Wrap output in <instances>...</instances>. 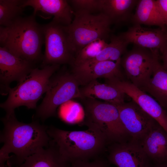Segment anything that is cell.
<instances>
[{
  "label": "cell",
  "instance_id": "obj_1",
  "mask_svg": "<svg viewBox=\"0 0 167 167\" xmlns=\"http://www.w3.org/2000/svg\"><path fill=\"white\" fill-rule=\"evenodd\" d=\"M1 120L4 125L0 135V141L4 144L2 148L14 154L6 162L8 165L18 167L27 157L49 146L48 126L38 120L28 123L20 122L15 112L6 114Z\"/></svg>",
  "mask_w": 167,
  "mask_h": 167
},
{
  "label": "cell",
  "instance_id": "obj_2",
  "mask_svg": "<svg viewBox=\"0 0 167 167\" xmlns=\"http://www.w3.org/2000/svg\"><path fill=\"white\" fill-rule=\"evenodd\" d=\"M35 16H21L7 27L0 26V46L35 64L42 61L44 43L43 26L36 22Z\"/></svg>",
  "mask_w": 167,
  "mask_h": 167
},
{
  "label": "cell",
  "instance_id": "obj_3",
  "mask_svg": "<svg viewBox=\"0 0 167 167\" xmlns=\"http://www.w3.org/2000/svg\"><path fill=\"white\" fill-rule=\"evenodd\" d=\"M68 131L53 126H48L51 142L63 159L68 163L89 161L100 156L108 144L105 139L95 130Z\"/></svg>",
  "mask_w": 167,
  "mask_h": 167
},
{
  "label": "cell",
  "instance_id": "obj_4",
  "mask_svg": "<svg viewBox=\"0 0 167 167\" xmlns=\"http://www.w3.org/2000/svg\"><path fill=\"white\" fill-rule=\"evenodd\" d=\"M60 65L45 66L41 69L35 67L23 80L13 88L9 89L8 97L0 105V107L10 114L15 109L25 106L35 109L38 101L45 93L51 77L58 70Z\"/></svg>",
  "mask_w": 167,
  "mask_h": 167
},
{
  "label": "cell",
  "instance_id": "obj_5",
  "mask_svg": "<svg viewBox=\"0 0 167 167\" xmlns=\"http://www.w3.org/2000/svg\"><path fill=\"white\" fill-rule=\"evenodd\" d=\"M86 98L84 102L85 125L100 133L109 145L131 140L121 122L116 105L95 99Z\"/></svg>",
  "mask_w": 167,
  "mask_h": 167
},
{
  "label": "cell",
  "instance_id": "obj_6",
  "mask_svg": "<svg viewBox=\"0 0 167 167\" xmlns=\"http://www.w3.org/2000/svg\"><path fill=\"white\" fill-rule=\"evenodd\" d=\"M71 23L64 26L71 50L75 57L86 45L98 39L105 40L111 32V24L103 13H73Z\"/></svg>",
  "mask_w": 167,
  "mask_h": 167
},
{
  "label": "cell",
  "instance_id": "obj_7",
  "mask_svg": "<svg viewBox=\"0 0 167 167\" xmlns=\"http://www.w3.org/2000/svg\"><path fill=\"white\" fill-rule=\"evenodd\" d=\"M55 73L50 79L45 96L36 108L35 117L43 121L55 115L61 105L73 98L84 99L72 72L63 71Z\"/></svg>",
  "mask_w": 167,
  "mask_h": 167
},
{
  "label": "cell",
  "instance_id": "obj_8",
  "mask_svg": "<svg viewBox=\"0 0 167 167\" xmlns=\"http://www.w3.org/2000/svg\"><path fill=\"white\" fill-rule=\"evenodd\" d=\"M158 49L135 46L121 58L128 81L140 88L151 77L156 61L160 57Z\"/></svg>",
  "mask_w": 167,
  "mask_h": 167
},
{
  "label": "cell",
  "instance_id": "obj_9",
  "mask_svg": "<svg viewBox=\"0 0 167 167\" xmlns=\"http://www.w3.org/2000/svg\"><path fill=\"white\" fill-rule=\"evenodd\" d=\"M42 26L45 49L42 67L54 64H68L72 66L75 56L64 26L52 21Z\"/></svg>",
  "mask_w": 167,
  "mask_h": 167
},
{
  "label": "cell",
  "instance_id": "obj_10",
  "mask_svg": "<svg viewBox=\"0 0 167 167\" xmlns=\"http://www.w3.org/2000/svg\"><path fill=\"white\" fill-rule=\"evenodd\" d=\"M116 106L131 140L140 143L157 122L132 100Z\"/></svg>",
  "mask_w": 167,
  "mask_h": 167
},
{
  "label": "cell",
  "instance_id": "obj_11",
  "mask_svg": "<svg viewBox=\"0 0 167 167\" xmlns=\"http://www.w3.org/2000/svg\"><path fill=\"white\" fill-rule=\"evenodd\" d=\"M106 83L117 88L130 97L167 132L166 111L154 98L128 80H106Z\"/></svg>",
  "mask_w": 167,
  "mask_h": 167
},
{
  "label": "cell",
  "instance_id": "obj_12",
  "mask_svg": "<svg viewBox=\"0 0 167 167\" xmlns=\"http://www.w3.org/2000/svg\"><path fill=\"white\" fill-rule=\"evenodd\" d=\"M35 64L18 57L6 49L0 47L1 93L7 94L10 84L20 82L35 68Z\"/></svg>",
  "mask_w": 167,
  "mask_h": 167
},
{
  "label": "cell",
  "instance_id": "obj_13",
  "mask_svg": "<svg viewBox=\"0 0 167 167\" xmlns=\"http://www.w3.org/2000/svg\"><path fill=\"white\" fill-rule=\"evenodd\" d=\"M107 159L117 167H148L151 162L140 143L132 140L108 145Z\"/></svg>",
  "mask_w": 167,
  "mask_h": 167
},
{
  "label": "cell",
  "instance_id": "obj_14",
  "mask_svg": "<svg viewBox=\"0 0 167 167\" xmlns=\"http://www.w3.org/2000/svg\"><path fill=\"white\" fill-rule=\"evenodd\" d=\"M165 31L161 28L152 29L134 25L119 36L128 44L132 43L150 49H158L161 53L167 46Z\"/></svg>",
  "mask_w": 167,
  "mask_h": 167
},
{
  "label": "cell",
  "instance_id": "obj_15",
  "mask_svg": "<svg viewBox=\"0 0 167 167\" xmlns=\"http://www.w3.org/2000/svg\"><path fill=\"white\" fill-rule=\"evenodd\" d=\"M121 58L115 62L102 61L84 68H73L72 73L79 85L85 86L99 78H103L107 80H124L120 68Z\"/></svg>",
  "mask_w": 167,
  "mask_h": 167
},
{
  "label": "cell",
  "instance_id": "obj_16",
  "mask_svg": "<svg viewBox=\"0 0 167 167\" xmlns=\"http://www.w3.org/2000/svg\"><path fill=\"white\" fill-rule=\"evenodd\" d=\"M23 6L32 7L35 15L38 11L53 15L52 21L64 26L70 25L73 19V12L68 0H24Z\"/></svg>",
  "mask_w": 167,
  "mask_h": 167
},
{
  "label": "cell",
  "instance_id": "obj_17",
  "mask_svg": "<svg viewBox=\"0 0 167 167\" xmlns=\"http://www.w3.org/2000/svg\"><path fill=\"white\" fill-rule=\"evenodd\" d=\"M139 143L151 163L167 161V132L157 122Z\"/></svg>",
  "mask_w": 167,
  "mask_h": 167
},
{
  "label": "cell",
  "instance_id": "obj_18",
  "mask_svg": "<svg viewBox=\"0 0 167 167\" xmlns=\"http://www.w3.org/2000/svg\"><path fill=\"white\" fill-rule=\"evenodd\" d=\"M156 59L150 78L139 88L154 98L167 111V72Z\"/></svg>",
  "mask_w": 167,
  "mask_h": 167
},
{
  "label": "cell",
  "instance_id": "obj_19",
  "mask_svg": "<svg viewBox=\"0 0 167 167\" xmlns=\"http://www.w3.org/2000/svg\"><path fill=\"white\" fill-rule=\"evenodd\" d=\"M80 91L84 98L100 99L115 105L125 102L123 92L108 84L100 83L97 80L84 86Z\"/></svg>",
  "mask_w": 167,
  "mask_h": 167
},
{
  "label": "cell",
  "instance_id": "obj_20",
  "mask_svg": "<svg viewBox=\"0 0 167 167\" xmlns=\"http://www.w3.org/2000/svg\"><path fill=\"white\" fill-rule=\"evenodd\" d=\"M137 0H101V12L108 19L111 24L118 25L131 20L132 11Z\"/></svg>",
  "mask_w": 167,
  "mask_h": 167
},
{
  "label": "cell",
  "instance_id": "obj_21",
  "mask_svg": "<svg viewBox=\"0 0 167 167\" xmlns=\"http://www.w3.org/2000/svg\"><path fill=\"white\" fill-rule=\"evenodd\" d=\"M131 20L134 25H155L159 27L164 31L166 30L156 0H139L135 12Z\"/></svg>",
  "mask_w": 167,
  "mask_h": 167
},
{
  "label": "cell",
  "instance_id": "obj_22",
  "mask_svg": "<svg viewBox=\"0 0 167 167\" xmlns=\"http://www.w3.org/2000/svg\"><path fill=\"white\" fill-rule=\"evenodd\" d=\"M69 163L50 142L48 147L28 157L18 167H67Z\"/></svg>",
  "mask_w": 167,
  "mask_h": 167
},
{
  "label": "cell",
  "instance_id": "obj_23",
  "mask_svg": "<svg viewBox=\"0 0 167 167\" xmlns=\"http://www.w3.org/2000/svg\"><path fill=\"white\" fill-rule=\"evenodd\" d=\"M128 44L119 35L112 36L110 42L94 58L84 64L73 68L81 69L89 67L94 64L104 61H117L126 51Z\"/></svg>",
  "mask_w": 167,
  "mask_h": 167
},
{
  "label": "cell",
  "instance_id": "obj_24",
  "mask_svg": "<svg viewBox=\"0 0 167 167\" xmlns=\"http://www.w3.org/2000/svg\"><path fill=\"white\" fill-rule=\"evenodd\" d=\"M24 0H0V26L10 25L15 20L21 16L24 7Z\"/></svg>",
  "mask_w": 167,
  "mask_h": 167
},
{
  "label": "cell",
  "instance_id": "obj_25",
  "mask_svg": "<svg viewBox=\"0 0 167 167\" xmlns=\"http://www.w3.org/2000/svg\"><path fill=\"white\" fill-rule=\"evenodd\" d=\"M108 44L105 40L98 39L88 44L76 56L72 66H78L91 60L105 48Z\"/></svg>",
  "mask_w": 167,
  "mask_h": 167
},
{
  "label": "cell",
  "instance_id": "obj_26",
  "mask_svg": "<svg viewBox=\"0 0 167 167\" xmlns=\"http://www.w3.org/2000/svg\"><path fill=\"white\" fill-rule=\"evenodd\" d=\"M73 13L84 12L91 14L101 12V0H68Z\"/></svg>",
  "mask_w": 167,
  "mask_h": 167
},
{
  "label": "cell",
  "instance_id": "obj_27",
  "mask_svg": "<svg viewBox=\"0 0 167 167\" xmlns=\"http://www.w3.org/2000/svg\"><path fill=\"white\" fill-rule=\"evenodd\" d=\"M110 165L106 158L100 156L91 160L69 163L67 167H111Z\"/></svg>",
  "mask_w": 167,
  "mask_h": 167
},
{
  "label": "cell",
  "instance_id": "obj_28",
  "mask_svg": "<svg viewBox=\"0 0 167 167\" xmlns=\"http://www.w3.org/2000/svg\"><path fill=\"white\" fill-rule=\"evenodd\" d=\"M156 2L165 26H167V0H157Z\"/></svg>",
  "mask_w": 167,
  "mask_h": 167
},
{
  "label": "cell",
  "instance_id": "obj_29",
  "mask_svg": "<svg viewBox=\"0 0 167 167\" xmlns=\"http://www.w3.org/2000/svg\"><path fill=\"white\" fill-rule=\"evenodd\" d=\"M161 54V58L163 62V64L161 65L164 69L167 72V46Z\"/></svg>",
  "mask_w": 167,
  "mask_h": 167
},
{
  "label": "cell",
  "instance_id": "obj_30",
  "mask_svg": "<svg viewBox=\"0 0 167 167\" xmlns=\"http://www.w3.org/2000/svg\"><path fill=\"white\" fill-rule=\"evenodd\" d=\"M148 167H167V161L159 163H151Z\"/></svg>",
  "mask_w": 167,
  "mask_h": 167
},
{
  "label": "cell",
  "instance_id": "obj_31",
  "mask_svg": "<svg viewBox=\"0 0 167 167\" xmlns=\"http://www.w3.org/2000/svg\"><path fill=\"white\" fill-rule=\"evenodd\" d=\"M165 34H166V37L167 39V30H166L165 31Z\"/></svg>",
  "mask_w": 167,
  "mask_h": 167
},
{
  "label": "cell",
  "instance_id": "obj_32",
  "mask_svg": "<svg viewBox=\"0 0 167 167\" xmlns=\"http://www.w3.org/2000/svg\"><path fill=\"white\" fill-rule=\"evenodd\" d=\"M6 167H13L9 166V165H7L6 164Z\"/></svg>",
  "mask_w": 167,
  "mask_h": 167
},
{
  "label": "cell",
  "instance_id": "obj_33",
  "mask_svg": "<svg viewBox=\"0 0 167 167\" xmlns=\"http://www.w3.org/2000/svg\"><path fill=\"white\" fill-rule=\"evenodd\" d=\"M166 111V112H167V111Z\"/></svg>",
  "mask_w": 167,
  "mask_h": 167
}]
</instances>
